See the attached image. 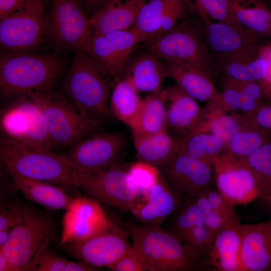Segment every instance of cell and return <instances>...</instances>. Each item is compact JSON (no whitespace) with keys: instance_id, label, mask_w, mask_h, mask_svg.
I'll use <instances>...</instances> for the list:
<instances>
[{"instance_id":"obj_45","label":"cell","mask_w":271,"mask_h":271,"mask_svg":"<svg viewBox=\"0 0 271 271\" xmlns=\"http://www.w3.org/2000/svg\"><path fill=\"white\" fill-rule=\"evenodd\" d=\"M109 268L113 271H147L142 257L131 244L124 255Z\"/></svg>"},{"instance_id":"obj_4","label":"cell","mask_w":271,"mask_h":271,"mask_svg":"<svg viewBox=\"0 0 271 271\" xmlns=\"http://www.w3.org/2000/svg\"><path fill=\"white\" fill-rule=\"evenodd\" d=\"M61 60L53 54L2 53L0 87L6 97L53 89L62 70Z\"/></svg>"},{"instance_id":"obj_6","label":"cell","mask_w":271,"mask_h":271,"mask_svg":"<svg viewBox=\"0 0 271 271\" xmlns=\"http://www.w3.org/2000/svg\"><path fill=\"white\" fill-rule=\"evenodd\" d=\"M55 237V225L50 217L24 205L21 219L10 230L7 240L0 247L17 271H26L39 251Z\"/></svg>"},{"instance_id":"obj_29","label":"cell","mask_w":271,"mask_h":271,"mask_svg":"<svg viewBox=\"0 0 271 271\" xmlns=\"http://www.w3.org/2000/svg\"><path fill=\"white\" fill-rule=\"evenodd\" d=\"M124 79L138 92H154L160 90L164 79L169 76L159 58L151 52L137 59L126 67Z\"/></svg>"},{"instance_id":"obj_53","label":"cell","mask_w":271,"mask_h":271,"mask_svg":"<svg viewBox=\"0 0 271 271\" xmlns=\"http://www.w3.org/2000/svg\"><path fill=\"white\" fill-rule=\"evenodd\" d=\"M9 231L5 229L0 230V246H2L7 240Z\"/></svg>"},{"instance_id":"obj_11","label":"cell","mask_w":271,"mask_h":271,"mask_svg":"<svg viewBox=\"0 0 271 271\" xmlns=\"http://www.w3.org/2000/svg\"><path fill=\"white\" fill-rule=\"evenodd\" d=\"M149 42L151 52L167 62L190 65L213 75V59L206 46L191 26L182 24Z\"/></svg>"},{"instance_id":"obj_1","label":"cell","mask_w":271,"mask_h":271,"mask_svg":"<svg viewBox=\"0 0 271 271\" xmlns=\"http://www.w3.org/2000/svg\"><path fill=\"white\" fill-rule=\"evenodd\" d=\"M126 229L147 271H192L209 265L204 256L161 226L129 222Z\"/></svg>"},{"instance_id":"obj_51","label":"cell","mask_w":271,"mask_h":271,"mask_svg":"<svg viewBox=\"0 0 271 271\" xmlns=\"http://www.w3.org/2000/svg\"><path fill=\"white\" fill-rule=\"evenodd\" d=\"M0 271H17L0 247Z\"/></svg>"},{"instance_id":"obj_41","label":"cell","mask_w":271,"mask_h":271,"mask_svg":"<svg viewBox=\"0 0 271 271\" xmlns=\"http://www.w3.org/2000/svg\"><path fill=\"white\" fill-rule=\"evenodd\" d=\"M203 192L222 219L224 225L240 222V217L234 206L227 201L217 190L210 186Z\"/></svg>"},{"instance_id":"obj_46","label":"cell","mask_w":271,"mask_h":271,"mask_svg":"<svg viewBox=\"0 0 271 271\" xmlns=\"http://www.w3.org/2000/svg\"><path fill=\"white\" fill-rule=\"evenodd\" d=\"M23 214V206H3L0 209V230L13 228L20 221Z\"/></svg>"},{"instance_id":"obj_13","label":"cell","mask_w":271,"mask_h":271,"mask_svg":"<svg viewBox=\"0 0 271 271\" xmlns=\"http://www.w3.org/2000/svg\"><path fill=\"white\" fill-rule=\"evenodd\" d=\"M246 159L225 150L213 160L217 190L234 206L246 205L258 197Z\"/></svg>"},{"instance_id":"obj_50","label":"cell","mask_w":271,"mask_h":271,"mask_svg":"<svg viewBox=\"0 0 271 271\" xmlns=\"http://www.w3.org/2000/svg\"><path fill=\"white\" fill-rule=\"evenodd\" d=\"M98 268L84 260L78 262L68 260L65 271H94L99 270Z\"/></svg>"},{"instance_id":"obj_37","label":"cell","mask_w":271,"mask_h":271,"mask_svg":"<svg viewBox=\"0 0 271 271\" xmlns=\"http://www.w3.org/2000/svg\"><path fill=\"white\" fill-rule=\"evenodd\" d=\"M242 128L235 133L227 144L225 150L238 158L246 159L252 153L269 142L262 128L246 116Z\"/></svg>"},{"instance_id":"obj_18","label":"cell","mask_w":271,"mask_h":271,"mask_svg":"<svg viewBox=\"0 0 271 271\" xmlns=\"http://www.w3.org/2000/svg\"><path fill=\"white\" fill-rule=\"evenodd\" d=\"M187 10V0L146 1L133 27L144 41H149L176 27Z\"/></svg>"},{"instance_id":"obj_52","label":"cell","mask_w":271,"mask_h":271,"mask_svg":"<svg viewBox=\"0 0 271 271\" xmlns=\"http://www.w3.org/2000/svg\"><path fill=\"white\" fill-rule=\"evenodd\" d=\"M87 4L92 7L97 8V10L104 6L112 0H83Z\"/></svg>"},{"instance_id":"obj_33","label":"cell","mask_w":271,"mask_h":271,"mask_svg":"<svg viewBox=\"0 0 271 271\" xmlns=\"http://www.w3.org/2000/svg\"><path fill=\"white\" fill-rule=\"evenodd\" d=\"M226 145L220 137L210 133L194 132L179 140L177 153L183 154L213 166L215 157Z\"/></svg>"},{"instance_id":"obj_31","label":"cell","mask_w":271,"mask_h":271,"mask_svg":"<svg viewBox=\"0 0 271 271\" xmlns=\"http://www.w3.org/2000/svg\"><path fill=\"white\" fill-rule=\"evenodd\" d=\"M225 110L217 97L209 101L203 108L202 118L193 133L215 134L222 139L227 145L231 138L242 128L246 117L236 114L228 115L225 114Z\"/></svg>"},{"instance_id":"obj_2","label":"cell","mask_w":271,"mask_h":271,"mask_svg":"<svg viewBox=\"0 0 271 271\" xmlns=\"http://www.w3.org/2000/svg\"><path fill=\"white\" fill-rule=\"evenodd\" d=\"M0 158L7 171L66 187H77L82 172L64 154L28 147L4 136L0 140Z\"/></svg>"},{"instance_id":"obj_21","label":"cell","mask_w":271,"mask_h":271,"mask_svg":"<svg viewBox=\"0 0 271 271\" xmlns=\"http://www.w3.org/2000/svg\"><path fill=\"white\" fill-rule=\"evenodd\" d=\"M240 257L244 271L271 270V220L241 224Z\"/></svg>"},{"instance_id":"obj_26","label":"cell","mask_w":271,"mask_h":271,"mask_svg":"<svg viewBox=\"0 0 271 271\" xmlns=\"http://www.w3.org/2000/svg\"><path fill=\"white\" fill-rule=\"evenodd\" d=\"M165 66L169 76L175 80L183 91L195 99L209 102L218 94L212 75L208 72L180 63L166 61Z\"/></svg>"},{"instance_id":"obj_27","label":"cell","mask_w":271,"mask_h":271,"mask_svg":"<svg viewBox=\"0 0 271 271\" xmlns=\"http://www.w3.org/2000/svg\"><path fill=\"white\" fill-rule=\"evenodd\" d=\"M17 188L29 200L50 209L68 210L77 197L67 194L62 188L7 171Z\"/></svg>"},{"instance_id":"obj_34","label":"cell","mask_w":271,"mask_h":271,"mask_svg":"<svg viewBox=\"0 0 271 271\" xmlns=\"http://www.w3.org/2000/svg\"><path fill=\"white\" fill-rule=\"evenodd\" d=\"M168 219L165 229L184 243L194 228L206 224L194 197L182 198L177 209Z\"/></svg>"},{"instance_id":"obj_20","label":"cell","mask_w":271,"mask_h":271,"mask_svg":"<svg viewBox=\"0 0 271 271\" xmlns=\"http://www.w3.org/2000/svg\"><path fill=\"white\" fill-rule=\"evenodd\" d=\"M203 21L206 46L217 57L260 45L262 37L242 25Z\"/></svg>"},{"instance_id":"obj_38","label":"cell","mask_w":271,"mask_h":271,"mask_svg":"<svg viewBox=\"0 0 271 271\" xmlns=\"http://www.w3.org/2000/svg\"><path fill=\"white\" fill-rule=\"evenodd\" d=\"M187 10L202 21L241 25L235 20L232 9V0H187Z\"/></svg>"},{"instance_id":"obj_43","label":"cell","mask_w":271,"mask_h":271,"mask_svg":"<svg viewBox=\"0 0 271 271\" xmlns=\"http://www.w3.org/2000/svg\"><path fill=\"white\" fill-rule=\"evenodd\" d=\"M224 86L233 88L241 95L260 103L262 98L267 94L263 85L256 81L239 80L225 76Z\"/></svg>"},{"instance_id":"obj_40","label":"cell","mask_w":271,"mask_h":271,"mask_svg":"<svg viewBox=\"0 0 271 271\" xmlns=\"http://www.w3.org/2000/svg\"><path fill=\"white\" fill-rule=\"evenodd\" d=\"M68 261L57 254L48 245L39 251L26 271H65Z\"/></svg>"},{"instance_id":"obj_44","label":"cell","mask_w":271,"mask_h":271,"mask_svg":"<svg viewBox=\"0 0 271 271\" xmlns=\"http://www.w3.org/2000/svg\"><path fill=\"white\" fill-rule=\"evenodd\" d=\"M194 198L203 214L205 224L208 227L217 232L225 226L222 219L203 191Z\"/></svg>"},{"instance_id":"obj_15","label":"cell","mask_w":271,"mask_h":271,"mask_svg":"<svg viewBox=\"0 0 271 271\" xmlns=\"http://www.w3.org/2000/svg\"><path fill=\"white\" fill-rule=\"evenodd\" d=\"M144 41L133 27L92 36L90 55L113 78L122 79L127 59L135 47Z\"/></svg>"},{"instance_id":"obj_49","label":"cell","mask_w":271,"mask_h":271,"mask_svg":"<svg viewBox=\"0 0 271 271\" xmlns=\"http://www.w3.org/2000/svg\"><path fill=\"white\" fill-rule=\"evenodd\" d=\"M26 0H0V20L17 9Z\"/></svg>"},{"instance_id":"obj_10","label":"cell","mask_w":271,"mask_h":271,"mask_svg":"<svg viewBox=\"0 0 271 271\" xmlns=\"http://www.w3.org/2000/svg\"><path fill=\"white\" fill-rule=\"evenodd\" d=\"M46 30L42 0H26L0 20L1 47L14 53L31 49L42 42Z\"/></svg>"},{"instance_id":"obj_24","label":"cell","mask_w":271,"mask_h":271,"mask_svg":"<svg viewBox=\"0 0 271 271\" xmlns=\"http://www.w3.org/2000/svg\"><path fill=\"white\" fill-rule=\"evenodd\" d=\"M147 0H112L89 19L92 35L129 29Z\"/></svg>"},{"instance_id":"obj_22","label":"cell","mask_w":271,"mask_h":271,"mask_svg":"<svg viewBox=\"0 0 271 271\" xmlns=\"http://www.w3.org/2000/svg\"><path fill=\"white\" fill-rule=\"evenodd\" d=\"M167 131L180 140L193 133L203 112L196 100L177 84L166 89Z\"/></svg>"},{"instance_id":"obj_8","label":"cell","mask_w":271,"mask_h":271,"mask_svg":"<svg viewBox=\"0 0 271 271\" xmlns=\"http://www.w3.org/2000/svg\"><path fill=\"white\" fill-rule=\"evenodd\" d=\"M1 128L3 136L23 145L53 148L43 112L28 95L15 97L13 103L2 110Z\"/></svg>"},{"instance_id":"obj_39","label":"cell","mask_w":271,"mask_h":271,"mask_svg":"<svg viewBox=\"0 0 271 271\" xmlns=\"http://www.w3.org/2000/svg\"><path fill=\"white\" fill-rule=\"evenodd\" d=\"M128 172L139 197L144 195L158 181L161 175L158 168L141 161L130 165Z\"/></svg>"},{"instance_id":"obj_54","label":"cell","mask_w":271,"mask_h":271,"mask_svg":"<svg viewBox=\"0 0 271 271\" xmlns=\"http://www.w3.org/2000/svg\"><path fill=\"white\" fill-rule=\"evenodd\" d=\"M269 5L270 6V9H271V0H269Z\"/></svg>"},{"instance_id":"obj_12","label":"cell","mask_w":271,"mask_h":271,"mask_svg":"<svg viewBox=\"0 0 271 271\" xmlns=\"http://www.w3.org/2000/svg\"><path fill=\"white\" fill-rule=\"evenodd\" d=\"M126 231L112 222L109 226L87 239L61 245L73 257L97 267L110 268L127 251L131 244Z\"/></svg>"},{"instance_id":"obj_35","label":"cell","mask_w":271,"mask_h":271,"mask_svg":"<svg viewBox=\"0 0 271 271\" xmlns=\"http://www.w3.org/2000/svg\"><path fill=\"white\" fill-rule=\"evenodd\" d=\"M138 92L128 81L122 79L115 83L111 94L109 108L112 115L129 127L141 105Z\"/></svg>"},{"instance_id":"obj_32","label":"cell","mask_w":271,"mask_h":271,"mask_svg":"<svg viewBox=\"0 0 271 271\" xmlns=\"http://www.w3.org/2000/svg\"><path fill=\"white\" fill-rule=\"evenodd\" d=\"M236 21L263 37H271V9L261 0H232Z\"/></svg>"},{"instance_id":"obj_47","label":"cell","mask_w":271,"mask_h":271,"mask_svg":"<svg viewBox=\"0 0 271 271\" xmlns=\"http://www.w3.org/2000/svg\"><path fill=\"white\" fill-rule=\"evenodd\" d=\"M217 97L225 110L234 111L240 109L241 94L237 90L224 86L223 92L218 93Z\"/></svg>"},{"instance_id":"obj_16","label":"cell","mask_w":271,"mask_h":271,"mask_svg":"<svg viewBox=\"0 0 271 271\" xmlns=\"http://www.w3.org/2000/svg\"><path fill=\"white\" fill-rule=\"evenodd\" d=\"M212 167L188 155L177 153L159 169L171 189L183 198L195 197L211 186Z\"/></svg>"},{"instance_id":"obj_9","label":"cell","mask_w":271,"mask_h":271,"mask_svg":"<svg viewBox=\"0 0 271 271\" xmlns=\"http://www.w3.org/2000/svg\"><path fill=\"white\" fill-rule=\"evenodd\" d=\"M128 167L118 162L96 171L81 172L77 187L96 200L131 212L139 195L128 175Z\"/></svg>"},{"instance_id":"obj_23","label":"cell","mask_w":271,"mask_h":271,"mask_svg":"<svg viewBox=\"0 0 271 271\" xmlns=\"http://www.w3.org/2000/svg\"><path fill=\"white\" fill-rule=\"evenodd\" d=\"M240 224H227L217 231L206 254L209 265L217 270L244 271L240 257Z\"/></svg>"},{"instance_id":"obj_5","label":"cell","mask_w":271,"mask_h":271,"mask_svg":"<svg viewBox=\"0 0 271 271\" xmlns=\"http://www.w3.org/2000/svg\"><path fill=\"white\" fill-rule=\"evenodd\" d=\"M41 107L53 148H65L96 132L100 121L83 114L67 97L51 89L27 94Z\"/></svg>"},{"instance_id":"obj_3","label":"cell","mask_w":271,"mask_h":271,"mask_svg":"<svg viewBox=\"0 0 271 271\" xmlns=\"http://www.w3.org/2000/svg\"><path fill=\"white\" fill-rule=\"evenodd\" d=\"M113 83V78L90 54L75 52L63 87L83 114L100 121L112 115L107 100Z\"/></svg>"},{"instance_id":"obj_7","label":"cell","mask_w":271,"mask_h":271,"mask_svg":"<svg viewBox=\"0 0 271 271\" xmlns=\"http://www.w3.org/2000/svg\"><path fill=\"white\" fill-rule=\"evenodd\" d=\"M46 19V35L55 49L90 54L89 19L77 0H53Z\"/></svg>"},{"instance_id":"obj_19","label":"cell","mask_w":271,"mask_h":271,"mask_svg":"<svg viewBox=\"0 0 271 271\" xmlns=\"http://www.w3.org/2000/svg\"><path fill=\"white\" fill-rule=\"evenodd\" d=\"M181 199L161 173L158 181L139 197L131 213L140 223L161 226L176 210Z\"/></svg>"},{"instance_id":"obj_14","label":"cell","mask_w":271,"mask_h":271,"mask_svg":"<svg viewBox=\"0 0 271 271\" xmlns=\"http://www.w3.org/2000/svg\"><path fill=\"white\" fill-rule=\"evenodd\" d=\"M124 145L118 133L94 132L69 146L64 155L82 172L90 173L119 162Z\"/></svg>"},{"instance_id":"obj_42","label":"cell","mask_w":271,"mask_h":271,"mask_svg":"<svg viewBox=\"0 0 271 271\" xmlns=\"http://www.w3.org/2000/svg\"><path fill=\"white\" fill-rule=\"evenodd\" d=\"M216 233V232L206 224L199 225L191 231L184 244L192 247L207 259V251Z\"/></svg>"},{"instance_id":"obj_36","label":"cell","mask_w":271,"mask_h":271,"mask_svg":"<svg viewBox=\"0 0 271 271\" xmlns=\"http://www.w3.org/2000/svg\"><path fill=\"white\" fill-rule=\"evenodd\" d=\"M246 160L258 197L271 202V143L260 146Z\"/></svg>"},{"instance_id":"obj_48","label":"cell","mask_w":271,"mask_h":271,"mask_svg":"<svg viewBox=\"0 0 271 271\" xmlns=\"http://www.w3.org/2000/svg\"><path fill=\"white\" fill-rule=\"evenodd\" d=\"M247 116L259 127L271 128V104L260 107L255 113Z\"/></svg>"},{"instance_id":"obj_17","label":"cell","mask_w":271,"mask_h":271,"mask_svg":"<svg viewBox=\"0 0 271 271\" xmlns=\"http://www.w3.org/2000/svg\"><path fill=\"white\" fill-rule=\"evenodd\" d=\"M111 223L97 201L93 199L77 197L63 217L60 245L89 238Z\"/></svg>"},{"instance_id":"obj_28","label":"cell","mask_w":271,"mask_h":271,"mask_svg":"<svg viewBox=\"0 0 271 271\" xmlns=\"http://www.w3.org/2000/svg\"><path fill=\"white\" fill-rule=\"evenodd\" d=\"M133 139L138 161L159 169L178 152L179 140L167 131L147 134L133 132Z\"/></svg>"},{"instance_id":"obj_30","label":"cell","mask_w":271,"mask_h":271,"mask_svg":"<svg viewBox=\"0 0 271 271\" xmlns=\"http://www.w3.org/2000/svg\"><path fill=\"white\" fill-rule=\"evenodd\" d=\"M167 90L150 93L143 100L130 128L133 132L153 134L167 131Z\"/></svg>"},{"instance_id":"obj_25","label":"cell","mask_w":271,"mask_h":271,"mask_svg":"<svg viewBox=\"0 0 271 271\" xmlns=\"http://www.w3.org/2000/svg\"><path fill=\"white\" fill-rule=\"evenodd\" d=\"M260 45L217 57L225 76L243 81L259 82L265 78L268 63L261 55Z\"/></svg>"}]
</instances>
